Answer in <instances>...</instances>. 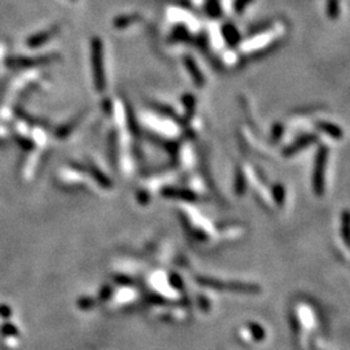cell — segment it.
<instances>
[{"label":"cell","instance_id":"4","mask_svg":"<svg viewBox=\"0 0 350 350\" xmlns=\"http://www.w3.org/2000/svg\"><path fill=\"white\" fill-rule=\"evenodd\" d=\"M322 129H323V130H326L327 133L333 134V136H336V138H338V136H341V135H338V133L341 134V130L338 131V129H336L335 126H329L328 124H323V125H322Z\"/></svg>","mask_w":350,"mask_h":350},{"label":"cell","instance_id":"1","mask_svg":"<svg viewBox=\"0 0 350 350\" xmlns=\"http://www.w3.org/2000/svg\"><path fill=\"white\" fill-rule=\"evenodd\" d=\"M52 60V56H42V57H25V56H8L6 59V65L12 69H22L31 68L35 65L47 64Z\"/></svg>","mask_w":350,"mask_h":350},{"label":"cell","instance_id":"3","mask_svg":"<svg viewBox=\"0 0 350 350\" xmlns=\"http://www.w3.org/2000/svg\"><path fill=\"white\" fill-rule=\"evenodd\" d=\"M54 34H56V29H51V30L43 31V33L34 34L33 36H30V38L26 40L27 47H30V48H38V47H42L43 44H45V43L51 39Z\"/></svg>","mask_w":350,"mask_h":350},{"label":"cell","instance_id":"2","mask_svg":"<svg viewBox=\"0 0 350 350\" xmlns=\"http://www.w3.org/2000/svg\"><path fill=\"white\" fill-rule=\"evenodd\" d=\"M92 51H94V59L95 61V81H96L97 88L104 87V76H103V53H101V44L97 39L94 40L92 44Z\"/></svg>","mask_w":350,"mask_h":350}]
</instances>
